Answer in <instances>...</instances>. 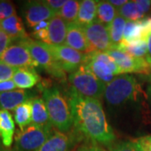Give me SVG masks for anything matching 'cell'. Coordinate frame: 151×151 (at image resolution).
Wrapping results in <instances>:
<instances>
[{"mask_svg": "<svg viewBox=\"0 0 151 151\" xmlns=\"http://www.w3.org/2000/svg\"><path fill=\"white\" fill-rule=\"evenodd\" d=\"M118 12L119 15L128 21H139L145 16V14L140 10L136 1H128L126 4L118 9Z\"/></svg>", "mask_w": 151, "mask_h": 151, "instance_id": "obj_27", "label": "cell"}, {"mask_svg": "<svg viewBox=\"0 0 151 151\" xmlns=\"http://www.w3.org/2000/svg\"><path fill=\"white\" fill-rule=\"evenodd\" d=\"M44 2L51 10L54 12L55 15H57L60 9L63 8V6L65 5L66 1L65 0H45Z\"/></svg>", "mask_w": 151, "mask_h": 151, "instance_id": "obj_35", "label": "cell"}, {"mask_svg": "<svg viewBox=\"0 0 151 151\" xmlns=\"http://www.w3.org/2000/svg\"><path fill=\"white\" fill-rule=\"evenodd\" d=\"M16 15V9L9 1H0V21Z\"/></svg>", "mask_w": 151, "mask_h": 151, "instance_id": "obj_30", "label": "cell"}, {"mask_svg": "<svg viewBox=\"0 0 151 151\" xmlns=\"http://www.w3.org/2000/svg\"><path fill=\"white\" fill-rule=\"evenodd\" d=\"M52 128H45L30 124L23 131H19L15 136L17 151H36L54 134Z\"/></svg>", "mask_w": 151, "mask_h": 151, "instance_id": "obj_6", "label": "cell"}, {"mask_svg": "<svg viewBox=\"0 0 151 151\" xmlns=\"http://www.w3.org/2000/svg\"><path fill=\"white\" fill-rule=\"evenodd\" d=\"M12 41V39L2 29H0V56L10 46Z\"/></svg>", "mask_w": 151, "mask_h": 151, "instance_id": "obj_34", "label": "cell"}, {"mask_svg": "<svg viewBox=\"0 0 151 151\" xmlns=\"http://www.w3.org/2000/svg\"><path fill=\"white\" fill-rule=\"evenodd\" d=\"M0 60L14 68H35L39 66L35 60L32 58L28 49L21 42L11 45L0 56Z\"/></svg>", "mask_w": 151, "mask_h": 151, "instance_id": "obj_11", "label": "cell"}, {"mask_svg": "<svg viewBox=\"0 0 151 151\" xmlns=\"http://www.w3.org/2000/svg\"><path fill=\"white\" fill-rule=\"evenodd\" d=\"M16 87V85H15V83L14 82L13 80L2 81V82H0V93L15 90Z\"/></svg>", "mask_w": 151, "mask_h": 151, "instance_id": "obj_36", "label": "cell"}, {"mask_svg": "<svg viewBox=\"0 0 151 151\" xmlns=\"http://www.w3.org/2000/svg\"><path fill=\"white\" fill-rule=\"evenodd\" d=\"M80 7V1L76 0H68L66 1L65 5L60 9L59 14H57L61 19H63L67 24L76 22Z\"/></svg>", "mask_w": 151, "mask_h": 151, "instance_id": "obj_28", "label": "cell"}, {"mask_svg": "<svg viewBox=\"0 0 151 151\" xmlns=\"http://www.w3.org/2000/svg\"><path fill=\"white\" fill-rule=\"evenodd\" d=\"M15 124L9 111L0 109V139L4 147L9 148L14 140Z\"/></svg>", "mask_w": 151, "mask_h": 151, "instance_id": "obj_18", "label": "cell"}, {"mask_svg": "<svg viewBox=\"0 0 151 151\" xmlns=\"http://www.w3.org/2000/svg\"><path fill=\"white\" fill-rule=\"evenodd\" d=\"M32 124L45 128L53 127L43 98L35 97L32 100Z\"/></svg>", "mask_w": 151, "mask_h": 151, "instance_id": "obj_21", "label": "cell"}, {"mask_svg": "<svg viewBox=\"0 0 151 151\" xmlns=\"http://www.w3.org/2000/svg\"><path fill=\"white\" fill-rule=\"evenodd\" d=\"M138 151H151V135H146L134 140Z\"/></svg>", "mask_w": 151, "mask_h": 151, "instance_id": "obj_33", "label": "cell"}, {"mask_svg": "<svg viewBox=\"0 0 151 151\" xmlns=\"http://www.w3.org/2000/svg\"><path fill=\"white\" fill-rule=\"evenodd\" d=\"M75 143V136L56 131L36 151H70Z\"/></svg>", "mask_w": 151, "mask_h": 151, "instance_id": "obj_15", "label": "cell"}, {"mask_svg": "<svg viewBox=\"0 0 151 151\" xmlns=\"http://www.w3.org/2000/svg\"><path fill=\"white\" fill-rule=\"evenodd\" d=\"M118 15V9L112 5L109 1H98L96 21L108 27Z\"/></svg>", "mask_w": 151, "mask_h": 151, "instance_id": "obj_24", "label": "cell"}, {"mask_svg": "<svg viewBox=\"0 0 151 151\" xmlns=\"http://www.w3.org/2000/svg\"><path fill=\"white\" fill-rule=\"evenodd\" d=\"M32 92L23 89H15L9 92L0 93V109L10 111L24 103L32 100Z\"/></svg>", "mask_w": 151, "mask_h": 151, "instance_id": "obj_14", "label": "cell"}, {"mask_svg": "<svg viewBox=\"0 0 151 151\" xmlns=\"http://www.w3.org/2000/svg\"><path fill=\"white\" fill-rule=\"evenodd\" d=\"M150 81H151V74L150 75Z\"/></svg>", "mask_w": 151, "mask_h": 151, "instance_id": "obj_44", "label": "cell"}, {"mask_svg": "<svg viewBox=\"0 0 151 151\" xmlns=\"http://www.w3.org/2000/svg\"><path fill=\"white\" fill-rule=\"evenodd\" d=\"M0 29H2L12 39V40H17L19 42L29 38L22 19L17 15L1 20Z\"/></svg>", "mask_w": 151, "mask_h": 151, "instance_id": "obj_16", "label": "cell"}, {"mask_svg": "<svg viewBox=\"0 0 151 151\" xmlns=\"http://www.w3.org/2000/svg\"><path fill=\"white\" fill-rule=\"evenodd\" d=\"M86 65L97 78L106 85L121 74L114 60L106 52H93L87 54Z\"/></svg>", "mask_w": 151, "mask_h": 151, "instance_id": "obj_7", "label": "cell"}, {"mask_svg": "<svg viewBox=\"0 0 151 151\" xmlns=\"http://www.w3.org/2000/svg\"><path fill=\"white\" fill-rule=\"evenodd\" d=\"M2 151H17L15 149H12V150H8V149H6V150H4Z\"/></svg>", "mask_w": 151, "mask_h": 151, "instance_id": "obj_42", "label": "cell"}, {"mask_svg": "<svg viewBox=\"0 0 151 151\" xmlns=\"http://www.w3.org/2000/svg\"><path fill=\"white\" fill-rule=\"evenodd\" d=\"M67 25L68 24L58 15L49 21V45H60L65 44Z\"/></svg>", "mask_w": 151, "mask_h": 151, "instance_id": "obj_17", "label": "cell"}, {"mask_svg": "<svg viewBox=\"0 0 151 151\" xmlns=\"http://www.w3.org/2000/svg\"><path fill=\"white\" fill-rule=\"evenodd\" d=\"M127 20L120 15H118L108 26V31L114 49H117L124 40V33Z\"/></svg>", "mask_w": 151, "mask_h": 151, "instance_id": "obj_26", "label": "cell"}, {"mask_svg": "<svg viewBox=\"0 0 151 151\" xmlns=\"http://www.w3.org/2000/svg\"><path fill=\"white\" fill-rule=\"evenodd\" d=\"M68 77L72 88L81 96L97 100L104 96L107 85L100 81L86 65H81Z\"/></svg>", "mask_w": 151, "mask_h": 151, "instance_id": "obj_5", "label": "cell"}, {"mask_svg": "<svg viewBox=\"0 0 151 151\" xmlns=\"http://www.w3.org/2000/svg\"><path fill=\"white\" fill-rule=\"evenodd\" d=\"M118 50H124L130 55L137 58H145L148 55V45L146 40H139L133 42L122 41Z\"/></svg>", "mask_w": 151, "mask_h": 151, "instance_id": "obj_25", "label": "cell"}, {"mask_svg": "<svg viewBox=\"0 0 151 151\" xmlns=\"http://www.w3.org/2000/svg\"><path fill=\"white\" fill-rule=\"evenodd\" d=\"M143 23H144V25H145L146 33H147L148 36H150L151 35V18L144 19Z\"/></svg>", "mask_w": 151, "mask_h": 151, "instance_id": "obj_40", "label": "cell"}, {"mask_svg": "<svg viewBox=\"0 0 151 151\" xmlns=\"http://www.w3.org/2000/svg\"><path fill=\"white\" fill-rule=\"evenodd\" d=\"M55 58L65 72L72 73L86 63L87 54H84L70 48L66 45H48Z\"/></svg>", "mask_w": 151, "mask_h": 151, "instance_id": "obj_10", "label": "cell"}, {"mask_svg": "<svg viewBox=\"0 0 151 151\" xmlns=\"http://www.w3.org/2000/svg\"><path fill=\"white\" fill-rule=\"evenodd\" d=\"M76 151H106L104 149L96 145H81L79 147Z\"/></svg>", "mask_w": 151, "mask_h": 151, "instance_id": "obj_38", "label": "cell"}, {"mask_svg": "<svg viewBox=\"0 0 151 151\" xmlns=\"http://www.w3.org/2000/svg\"><path fill=\"white\" fill-rule=\"evenodd\" d=\"M149 91H150V93L151 95V86H150V88H149Z\"/></svg>", "mask_w": 151, "mask_h": 151, "instance_id": "obj_43", "label": "cell"}, {"mask_svg": "<svg viewBox=\"0 0 151 151\" xmlns=\"http://www.w3.org/2000/svg\"><path fill=\"white\" fill-rule=\"evenodd\" d=\"M23 12L27 24L32 28L40 22L50 21L55 16L44 1H29L24 4Z\"/></svg>", "mask_w": 151, "mask_h": 151, "instance_id": "obj_12", "label": "cell"}, {"mask_svg": "<svg viewBox=\"0 0 151 151\" xmlns=\"http://www.w3.org/2000/svg\"><path fill=\"white\" fill-rule=\"evenodd\" d=\"M147 45H148V55L146 57V60L151 65V35L147 39Z\"/></svg>", "mask_w": 151, "mask_h": 151, "instance_id": "obj_41", "label": "cell"}, {"mask_svg": "<svg viewBox=\"0 0 151 151\" xmlns=\"http://www.w3.org/2000/svg\"><path fill=\"white\" fill-rule=\"evenodd\" d=\"M68 103L76 131L94 143L107 145L113 144L115 134L99 100L83 97L71 88Z\"/></svg>", "mask_w": 151, "mask_h": 151, "instance_id": "obj_1", "label": "cell"}, {"mask_svg": "<svg viewBox=\"0 0 151 151\" xmlns=\"http://www.w3.org/2000/svg\"><path fill=\"white\" fill-rule=\"evenodd\" d=\"M108 146L110 151H138L134 141H121Z\"/></svg>", "mask_w": 151, "mask_h": 151, "instance_id": "obj_32", "label": "cell"}, {"mask_svg": "<svg viewBox=\"0 0 151 151\" xmlns=\"http://www.w3.org/2000/svg\"><path fill=\"white\" fill-rule=\"evenodd\" d=\"M48 27L49 21H43L39 23L33 28V37L36 39L38 41L49 45Z\"/></svg>", "mask_w": 151, "mask_h": 151, "instance_id": "obj_29", "label": "cell"}, {"mask_svg": "<svg viewBox=\"0 0 151 151\" xmlns=\"http://www.w3.org/2000/svg\"><path fill=\"white\" fill-rule=\"evenodd\" d=\"M109 3L114 7H117L119 9L120 8H122L124 4H126L128 3V1L127 0H110Z\"/></svg>", "mask_w": 151, "mask_h": 151, "instance_id": "obj_39", "label": "cell"}, {"mask_svg": "<svg viewBox=\"0 0 151 151\" xmlns=\"http://www.w3.org/2000/svg\"><path fill=\"white\" fill-rule=\"evenodd\" d=\"M19 42H21L28 49L38 65L47 71L50 75L60 81H65L66 79L65 71L55 58L47 44L33 40L29 37Z\"/></svg>", "mask_w": 151, "mask_h": 151, "instance_id": "obj_4", "label": "cell"}, {"mask_svg": "<svg viewBox=\"0 0 151 151\" xmlns=\"http://www.w3.org/2000/svg\"><path fill=\"white\" fill-rule=\"evenodd\" d=\"M143 20L139 21H127L124 33V41L133 42L139 40L148 39Z\"/></svg>", "mask_w": 151, "mask_h": 151, "instance_id": "obj_22", "label": "cell"}, {"mask_svg": "<svg viewBox=\"0 0 151 151\" xmlns=\"http://www.w3.org/2000/svg\"><path fill=\"white\" fill-rule=\"evenodd\" d=\"M32 100L24 103L14 110V120L20 131L25 129L32 122Z\"/></svg>", "mask_w": 151, "mask_h": 151, "instance_id": "obj_23", "label": "cell"}, {"mask_svg": "<svg viewBox=\"0 0 151 151\" xmlns=\"http://www.w3.org/2000/svg\"><path fill=\"white\" fill-rule=\"evenodd\" d=\"M141 86L133 76H117L106 86L104 98L112 106H119L135 100L141 92Z\"/></svg>", "mask_w": 151, "mask_h": 151, "instance_id": "obj_3", "label": "cell"}, {"mask_svg": "<svg viewBox=\"0 0 151 151\" xmlns=\"http://www.w3.org/2000/svg\"><path fill=\"white\" fill-rule=\"evenodd\" d=\"M65 44L70 48L84 53L90 54L89 45L87 43L83 29L76 22L70 23L67 25Z\"/></svg>", "mask_w": 151, "mask_h": 151, "instance_id": "obj_13", "label": "cell"}, {"mask_svg": "<svg viewBox=\"0 0 151 151\" xmlns=\"http://www.w3.org/2000/svg\"><path fill=\"white\" fill-rule=\"evenodd\" d=\"M136 4H138L140 10L145 14L148 11L150 10L151 6V1L150 0H137Z\"/></svg>", "mask_w": 151, "mask_h": 151, "instance_id": "obj_37", "label": "cell"}, {"mask_svg": "<svg viewBox=\"0 0 151 151\" xmlns=\"http://www.w3.org/2000/svg\"><path fill=\"white\" fill-rule=\"evenodd\" d=\"M42 98L52 126L62 133L70 130L73 125L71 109L59 90L55 87H46L42 92Z\"/></svg>", "mask_w": 151, "mask_h": 151, "instance_id": "obj_2", "label": "cell"}, {"mask_svg": "<svg viewBox=\"0 0 151 151\" xmlns=\"http://www.w3.org/2000/svg\"><path fill=\"white\" fill-rule=\"evenodd\" d=\"M17 68H14L10 65H7L3 60H0V82L9 81L13 79Z\"/></svg>", "mask_w": 151, "mask_h": 151, "instance_id": "obj_31", "label": "cell"}, {"mask_svg": "<svg viewBox=\"0 0 151 151\" xmlns=\"http://www.w3.org/2000/svg\"><path fill=\"white\" fill-rule=\"evenodd\" d=\"M106 53L114 60L122 75L125 73L151 74V65L145 58L134 57L124 50L118 49H113Z\"/></svg>", "mask_w": 151, "mask_h": 151, "instance_id": "obj_9", "label": "cell"}, {"mask_svg": "<svg viewBox=\"0 0 151 151\" xmlns=\"http://www.w3.org/2000/svg\"><path fill=\"white\" fill-rule=\"evenodd\" d=\"M98 1L82 0L80 1L78 16L76 23L81 27H85L96 21Z\"/></svg>", "mask_w": 151, "mask_h": 151, "instance_id": "obj_20", "label": "cell"}, {"mask_svg": "<svg viewBox=\"0 0 151 151\" xmlns=\"http://www.w3.org/2000/svg\"><path fill=\"white\" fill-rule=\"evenodd\" d=\"M82 29L89 45L90 53L108 52L114 49L108 26L95 21Z\"/></svg>", "mask_w": 151, "mask_h": 151, "instance_id": "obj_8", "label": "cell"}, {"mask_svg": "<svg viewBox=\"0 0 151 151\" xmlns=\"http://www.w3.org/2000/svg\"><path fill=\"white\" fill-rule=\"evenodd\" d=\"M19 89L32 88L40 81V76L38 75L34 68L20 67L17 68L16 71L12 79Z\"/></svg>", "mask_w": 151, "mask_h": 151, "instance_id": "obj_19", "label": "cell"}]
</instances>
